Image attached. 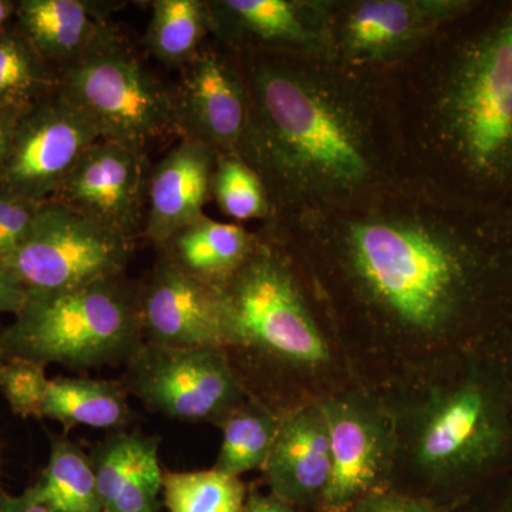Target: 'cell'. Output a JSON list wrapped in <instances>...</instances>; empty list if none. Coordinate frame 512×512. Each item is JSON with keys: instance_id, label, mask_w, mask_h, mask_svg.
Instances as JSON below:
<instances>
[{"instance_id": "27", "label": "cell", "mask_w": 512, "mask_h": 512, "mask_svg": "<svg viewBox=\"0 0 512 512\" xmlns=\"http://www.w3.org/2000/svg\"><path fill=\"white\" fill-rule=\"evenodd\" d=\"M90 461L106 511L131 478L160 461L158 440L140 433L117 431L93 451Z\"/></svg>"}, {"instance_id": "10", "label": "cell", "mask_w": 512, "mask_h": 512, "mask_svg": "<svg viewBox=\"0 0 512 512\" xmlns=\"http://www.w3.org/2000/svg\"><path fill=\"white\" fill-rule=\"evenodd\" d=\"M473 0H353L328 2L332 59L379 70L417 55L456 22Z\"/></svg>"}, {"instance_id": "21", "label": "cell", "mask_w": 512, "mask_h": 512, "mask_svg": "<svg viewBox=\"0 0 512 512\" xmlns=\"http://www.w3.org/2000/svg\"><path fill=\"white\" fill-rule=\"evenodd\" d=\"M43 419L60 421L63 426L93 429H121L131 420L126 390L107 380L82 377L50 379Z\"/></svg>"}, {"instance_id": "12", "label": "cell", "mask_w": 512, "mask_h": 512, "mask_svg": "<svg viewBox=\"0 0 512 512\" xmlns=\"http://www.w3.org/2000/svg\"><path fill=\"white\" fill-rule=\"evenodd\" d=\"M99 140L93 121L56 92L20 116L0 170V188L23 200L50 201L74 165Z\"/></svg>"}, {"instance_id": "20", "label": "cell", "mask_w": 512, "mask_h": 512, "mask_svg": "<svg viewBox=\"0 0 512 512\" xmlns=\"http://www.w3.org/2000/svg\"><path fill=\"white\" fill-rule=\"evenodd\" d=\"M254 244L255 235L241 225L224 224L204 215L177 232L163 254L187 274L221 288L244 264Z\"/></svg>"}, {"instance_id": "36", "label": "cell", "mask_w": 512, "mask_h": 512, "mask_svg": "<svg viewBox=\"0 0 512 512\" xmlns=\"http://www.w3.org/2000/svg\"><path fill=\"white\" fill-rule=\"evenodd\" d=\"M494 348L500 359L512 400V313L494 339Z\"/></svg>"}, {"instance_id": "34", "label": "cell", "mask_w": 512, "mask_h": 512, "mask_svg": "<svg viewBox=\"0 0 512 512\" xmlns=\"http://www.w3.org/2000/svg\"><path fill=\"white\" fill-rule=\"evenodd\" d=\"M26 301H28V293L23 291L9 269L0 264V313L16 315Z\"/></svg>"}, {"instance_id": "25", "label": "cell", "mask_w": 512, "mask_h": 512, "mask_svg": "<svg viewBox=\"0 0 512 512\" xmlns=\"http://www.w3.org/2000/svg\"><path fill=\"white\" fill-rule=\"evenodd\" d=\"M59 76L18 29L0 36V109L28 110L57 92Z\"/></svg>"}, {"instance_id": "14", "label": "cell", "mask_w": 512, "mask_h": 512, "mask_svg": "<svg viewBox=\"0 0 512 512\" xmlns=\"http://www.w3.org/2000/svg\"><path fill=\"white\" fill-rule=\"evenodd\" d=\"M144 340L170 348H217L231 345L224 293L187 274L167 255L140 291Z\"/></svg>"}, {"instance_id": "22", "label": "cell", "mask_w": 512, "mask_h": 512, "mask_svg": "<svg viewBox=\"0 0 512 512\" xmlns=\"http://www.w3.org/2000/svg\"><path fill=\"white\" fill-rule=\"evenodd\" d=\"M23 494L52 512H104L90 457L66 437H53L42 477Z\"/></svg>"}, {"instance_id": "39", "label": "cell", "mask_w": 512, "mask_h": 512, "mask_svg": "<svg viewBox=\"0 0 512 512\" xmlns=\"http://www.w3.org/2000/svg\"><path fill=\"white\" fill-rule=\"evenodd\" d=\"M16 12V2L13 0H0V36L8 30V23Z\"/></svg>"}, {"instance_id": "32", "label": "cell", "mask_w": 512, "mask_h": 512, "mask_svg": "<svg viewBox=\"0 0 512 512\" xmlns=\"http://www.w3.org/2000/svg\"><path fill=\"white\" fill-rule=\"evenodd\" d=\"M451 512H512V468L484 485Z\"/></svg>"}, {"instance_id": "9", "label": "cell", "mask_w": 512, "mask_h": 512, "mask_svg": "<svg viewBox=\"0 0 512 512\" xmlns=\"http://www.w3.org/2000/svg\"><path fill=\"white\" fill-rule=\"evenodd\" d=\"M127 363V389L168 419L220 427L249 397L222 349L144 342Z\"/></svg>"}, {"instance_id": "13", "label": "cell", "mask_w": 512, "mask_h": 512, "mask_svg": "<svg viewBox=\"0 0 512 512\" xmlns=\"http://www.w3.org/2000/svg\"><path fill=\"white\" fill-rule=\"evenodd\" d=\"M150 173L146 150L101 138L74 165L50 201L136 239L146 220Z\"/></svg>"}, {"instance_id": "18", "label": "cell", "mask_w": 512, "mask_h": 512, "mask_svg": "<svg viewBox=\"0 0 512 512\" xmlns=\"http://www.w3.org/2000/svg\"><path fill=\"white\" fill-rule=\"evenodd\" d=\"M113 3L19 0L15 28L56 70L124 46L111 20Z\"/></svg>"}, {"instance_id": "35", "label": "cell", "mask_w": 512, "mask_h": 512, "mask_svg": "<svg viewBox=\"0 0 512 512\" xmlns=\"http://www.w3.org/2000/svg\"><path fill=\"white\" fill-rule=\"evenodd\" d=\"M242 512H301L292 505L284 503L268 491L259 490L258 487H249L247 500H245Z\"/></svg>"}, {"instance_id": "31", "label": "cell", "mask_w": 512, "mask_h": 512, "mask_svg": "<svg viewBox=\"0 0 512 512\" xmlns=\"http://www.w3.org/2000/svg\"><path fill=\"white\" fill-rule=\"evenodd\" d=\"M160 461L136 474L104 512H160L158 495L163 491Z\"/></svg>"}, {"instance_id": "15", "label": "cell", "mask_w": 512, "mask_h": 512, "mask_svg": "<svg viewBox=\"0 0 512 512\" xmlns=\"http://www.w3.org/2000/svg\"><path fill=\"white\" fill-rule=\"evenodd\" d=\"M215 39L241 53H295L332 59L328 2L207 0Z\"/></svg>"}, {"instance_id": "24", "label": "cell", "mask_w": 512, "mask_h": 512, "mask_svg": "<svg viewBox=\"0 0 512 512\" xmlns=\"http://www.w3.org/2000/svg\"><path fill=\"white\" fill-rule=\"evenodd\" d=\"M211 33L207 0H154L146 33L151 55L170 67H183Z\"/></svg>"}, {"instance_id": "19", "label": "cell", "mask_w": 512, "mask_h": 512, "mask_svg": "<svg viewBox=\"0 0 512 512\" xmlns=\"http://www.w3.org/2000/svg\"><path fill=\"white\" fill-rule=\"evenodd\" d=\"M217 160L211 147L183 137L151 167L143 232L154 247L163 251L177 232L204 217Z\"/></svg>"}, {"instance_id": "37", "label": "cell", "mask_w": 512, "mask_h": 512, "mask_svg": "<svg viewBox=\"0 0 512 512\" xmlns=\"http://www.w3.org/2000/svg\"><path fill=\"white\" fill-rule=\"evenodd\" d=\"M23 111L26 110L0 109V170L8 158L16 126Z\"/></svg>"}, {"instance_id": "6", "label": "cell", "mask_w": 512, "mask_h": 512, "mask_svg": "<svg viewBox=\"0 0 512 512\" xmlns=\"http://www.w3.org/2000/svg\"><path fill=\"white\" fill-rule=\"evenodd\" d=\"M144 342L140 291L114 278L28 296L0 332V356L82 369L128 362Z\"/></svg>"}, {"instance_id": "23", "label": "cell", "mask_w": 512, "mask_h": 512, "mask_svg": "<svg viewBox=\"0 0 512 512\" xmlns=\"http://www.w3.org/2000/svg\"><path fill=\"white\" fill-rule=\"evenodd\" d=\"M281 414L249 396L222 421V443L214 470L239 477L249 471H264L279 429Z\"/></svg>"}, {"instance_id": "1", "label": "cell", "mask_w": 512, "mask_h": 512, "mask_svg": "<svg viewBox=\"0 0 512 512\" xmlns=\"http://www.w3.org/2000/svg\"><path fill=\"white\" fill-rule=\"evenodd\" d=\"M266 232L311 276L366 389L488 345L512 313V211L416 174Z\"/></svg>"}, {"instance_id": "28", "label": "cell", "mask_w": 512, "mask_h": 512, "mask_svg": "<svg viewBox=\"0 0 512 512\" xmlns=\"http://www.w3.org/2000/svg\"><path fill=\"white\" fill-rule=\"evenodd\" d=\"M211 195L234 220H268L271 215L264 183L237 154L218 156Z\"/></svg>"}, {"instance_id": "40", "label": "cell", "mask_w": 512, "mask_h": 512, "mask_svg": "<svg viewBox=\"0 0 512 512\" xmlns=\"http://www.w3.org/2000/svg\"><path fill=\"white\" fill-rule=\"evenodd\" d=\"M2 360H3V359H2V356H0V362H2Z\"/></svg>"}, {"instance_id": "33", "label": "cell", "mask_w": 512, "mask_h": 512, "mask_svg": "<svg viewBox=\"0 0 512 512\" xmlns=\"http://www.w3.org/2000/svg\"><path fill=\"white\" fill-rule=\"evenodd\" d=\"M454 508L389 490L373 494L357 503L350 512H451Z\"/></svg>"}, {"instance_id": "8", "label": "cell", "mask_w": 512, "mask_h": 512, "mask_svg": "<svg viewBox=\"0 0 512 512\" xmlns=\"http://www.w3.org/2000/svg\"><path fill=\"white\" fill-rule=\"evenodd\" d=\"M136 239L47 201L22 245L2 262L30 295H53L121 278Z\"/></svg>"}, {"instance_id": "3", "label": "cell", "mask_w": 512, "mask_h": 512, "mask_svg": "<svg viewBox=\"0 0 512 512\" xmlns=\"http://www.w3.org/2000/svg\"><path fill=\"white\" fill-rule=\"evenodd\" d=\"M407 157L426 178L481 207L512 211V0L477 2L436 36ZM420 177V175H419Z\"/></svg>"}, {"instance_id": "2", "label": "cell", "mask_w": 512, "mask_h": 512, "mask_svg": "<svg viewBox=\"0 0 512 512\" xmlns=\"http://www.w3.org/2000/svg\"><path fill=\"white\" fill-rule=\"evenodd\" d=\"M237 56L247 126L237 150L261 178L269 222L340 207L409 174L392 89L326 57Z\"/></svg>"}, {"instance_id": "5", "label": "cell", "mask_w": 512, "mask_h": 512, "mask_svg": "<svg viewBox=\"0 0 512 512\" xmlns=\"http://www.w3.org/2000/svg\"><path fill=\"white\" fill-rule=\"evenodd\" d=\"M231 345L249 396L278 414L357 386L326 302L296 256L268 232L221 286Z\"/></svg>"}, {"instance_id": "17", "label": "cell", "mask_w": 512, "mask_h": 512, "mask_svg": "<svg viewBox=\"0 0 512 512\" xmlns=\"http://www.w3.org/2000/svg\"><path fill=\"white\" fill-rule=\"evenodd\" d=\"M332 470V447L322 403L282 414L262 471L268 493L298 511L318 512Z\"/></svg>"}, {"instance_id": "11", "label": "cell", "mask_w": 512, "mask_h": 512, "mask_svg": "<svg viewBox=\"0 0 512 512\" xmlns=\"http://www.w3.org/2000/svg\"><path fill=\"white\" fill-rule=\"evenodd\" d=\"M332 447V480L318 512H350L392 490L396 433L382 393L353 386L322 402Z\"/></svg>"}, {"instance_id": "29", "label": "cell", "mask_w": 512, "mask_h": 512, "mask_svg": "<svg viewBox=\"0 0 512 512\" xmlns=\"http://www.w3.org/2000/svg\"><path fill=\"white\" fill-rule=\"evenodd\" d=\"M46 365L12 357L0 362V392L10 409L22 419H43L47 387Z\"/></svg>"}, {"instance_id": "30", "label": "cell", "mask_w": 512, "mask_h": 512, "mask_svg": "<svg viewBox=\"0 0 512 512\" xmlns=\"http://www.w3.org/2000/svg\"><path fill=\"white\" fill-rule=\"evenodd\" d=\"M43 205L45 202L23 200L0 188V264L28 238Z\"/></svg>"}, {"instance_id": "16", "label": "cell", "mask_w": 512, "mask_h": 512, "mask_svg": "<svg viewBox=\"0 0 512 512\" xmlns=\"http://www.w3.org/2000/svg\"><path fill=\"white\" fill-rule=\"evenodd\" d=\"M181 72L180 83L173 87L181 138L205 144L218 156L237 154L248 117L237 60L202 46Z\"/></svg>"}, {"instance_id": "38", "label": "cell", "mask_w": 512, "mask_h": 512, "mask_svg": "<svg viewBox=\"0 0 512 512\" xmlns=\"http://www.w3.org/2000/svg\"><path fill=\"white\" fill-rule=\"evenodd\" d=\"M0 512H52L42 505L33 503L25 494H0Z\"/></svg>"}, {"instance_id": "7", "label": "cell", "mask_w": 512, "mask_h": 512, "mask_svg": "<svg viewBox=\"0 0 512 512\" xmlns=\"http://www.w3.org/2000/svg\"><path fill=\"white\" fill-rule=\"evenodd\" d=\"M57 92L82 110L103 140L143 148L180 133L174 89L121 46L57 70Z\"/></svg>"}, {"instance_id": "4", "label": "cell", "mask_w": 512, "mask_h": 512, "mask_svg": "<svg viewBox=\"0 0 512 512\" xmlns=\"http://www.w3.org/2000/svg\"><path fill=\"white\" fill-rule=\"evenodd\" d=\"M377 392L396 433L392 490L456 508L512 468V400L494 340Z\"/></svg>"}, {"instance_id": "26", "label": "cell", "mask_w": 512, "mask_h": 512, "mask_svg": "<svg viewBox=\"0 0 512 512\" xmlns=\"http://www.w3.org/2000/svg\"><path fill=\"white\" fill-rule=\"evenodd\" d=\"M248 487L220 471H164L163 498L168 512H242Z\"/></svg>"}]
</instances>
